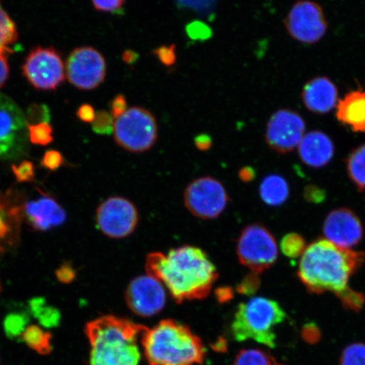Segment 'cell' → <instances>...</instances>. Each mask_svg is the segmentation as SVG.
I'll return each instance as SVG.
<instances>
[{
  "label": "cell",
  "instance_id": "cell-1",
  "mask_svg": "<svg viewBox=\"0 0 365 365\" xmlns=\"http://www.w3.org/2000/svg\"><path fill=\"white\" fill-rule=\"evenodd\" d=\"M145 270L161 282L179 304L205 299L218 277L216 267L205 251L190 245L172 249L167 255L149 254Z\"/></svg>",
  "mask_w": 365,
  "mask_h": 365
},
{
  "label": "cell",
  "instance_id": "cell-2",
  "mask_svg": "<svg viewBox=\"0 0 365 365\" xmlns=\"http://www.w3.org/2000/svg\"><path fill=\"white\" fill-rule=\"evenodd\" d=\"M365 261L363 251L339 247L326 239L312 242L301 255L297 276L312 294L336 296L349 287L350 277Z\"/></svg>",
  "mask_w": 365,
  "mask_h": 365
},
{
  "label": "cell",
  "instance_id": "cell-3",
  "mask_svg": "<svg viewBox=\"0 0 365 365\" xmlns=\"http://www.w3.org/2000/svg\"><path fill=\"white\" fill-rule=\"evenodd\" d=\"M148 328L113 316L93 319L85 332L91 345V365H139V341Z\"/></svg>",
  "mask_w": 365,
  "mask_h": 365
},
{
  "label": "cell",
  "instance_id": "cell-4",
  "mask_svg": "<svg viewBox=\"0 0 365 365\" xmlns=\"http://www.w3.org/2000/svg\"><path fill=\"white\" fill-rule=\"evenodd\" d=\"M150 365H195L204 361L205 349L197 336L173 319L145 331L141 340Z\"/></svg>",
  "mask_w": 365,
  "mask_h": 365
},
{
  "label": "cell",
  "instance_id": "cell-5",
  "mask_svg": "<svg viewBox=\"0 0 365 365\" xmlns=\"http://www.w3.org/2000/svg\"><path fill=\"white\" fill-rule=\"evenodd\" d=\"M286 319L280 304L264 297H255L241 303L232 322V331L239 341L253 340L275 348V328Z\"/></svg>",
  "mask_w": 365,
  "mask_h": 365
},
{
  "label": "cell",
  "instance_id": "cell-6",
  "mask_svg": "<svg viewBox=\"0 0 365 365\" xmlns=\"http://www.w3.org/2000/svg\"><path fill=\"white\" fill-rule=\"evenodd\" d=\"M113 135L116 143L128 152H147L158 140L156 118L148 109L132 107L114 120Z\"/></svg>",
  "mask_w": 365,
  "mask_h": 365
},
{
  "label": "cell",
  "instance_id": "cell-7",
  "mask_svg": "<svg viewBox=\"0 0 365 365\" xmlns=\"http://www.w3.org/2000/svg\"><path fill=\"white\" fill-rule=\"evenodd\" d=\"M237 255L241 264L255 273L272 267L278 257L275 237L261 223H253L242 230L237 244Z\"/></svg>",
  "mask_w": 365,
  "mask_h": 365
},
{
  "label": "cell",
  "instance_id": "cell-8",
  "mask_svg": "<svg viewBox=\"0 0 365 365\" xmlns=\"http://www.w3.org/2000/svg\"><path fill=\"white\" fill-rule=\"evenodd\" d=\"M22 73L34 88L53 91L65 81L66 66L56 48L36 47L26 58Z\"/></svg>",
  "mask_w": 365,
  "mask_h": 365
},
{
  "label": "cell",
  "instance_id": "cell-9",
  "mask_svg": "<svg viewBox=\"0 0 365 365\" xmlns=\"http://www.w3.org/2000/svg\"><path fill=\"white\" fill-rule=\"evenodd\" d=\"M184 202L186 208L195 217L214 219L225 212L228 196L220 181L212 177H202L187 186Z\"/></svg>",
  "mask_w": 365,
  "mask_h": 365
},
{
  "label": "cell",
  "instance_id": "cell-10",
  "mask_svg": "<svg viewBox=\"0 0 365 365\" xmlns=\"http://www.w3.org/2000/svg\"><path fill=\"white\" fill-rule=\"evenodd\" d=\"M66 75L75 88L94 90L106 78V59L93 47L75 48L67 59Z\"/></svg>",
  "mask_w": 365,
  "mask_h": 365
},
{
  "label": "cell",
  "instance_id": "cell-11",
  "mask_svg": "<svg viewBox=\"0 0 365 365\" xmlns=\"http://www.w3.org/2000/svg\"><path fill=\"white\" fill-rule=\"evenodd\" d=\"M284 24L291 38L304 44L319 42L328 29L322 6L309 0L296 2L287 13Z\"/></svg>",
  "mask_w": 365,
  "mask_h": 365
},
{
  "label": "cell",
  "instance_id": "cell-12",
  "mask_svg": "<svg viewBox=\"0 0 365 365\" xmlns=\"http://www.w3.org/2000/svg\"><path fill=\"white\" fill-rule=\"evenodd\" d=\"M96 222L104 235L112 239H124L135 230L139 213L130 200L113 196L99 205Z\"/></svg>",
  "mask_w": 365,
  "mask_h": 365
},
{
  "label": "cell",
  "instance_id": "cell-13",
  "mask_svg": "<svg viewBox=\"0 0 365 365\" xmlns=\"http://www.w3.org/2000/svg\"><path fill=\"white\" fill-rule=\"evenodd\" d=\"M305 122L300 114L290 109H279L268 120L264 139L269 148L287 154L298 148L303 139Z\"/></svg>",
  "mask_w": 365,
  "mask_h": 365
},
{
  "label": "cell",
  "instance_id": "cell-14",
  "mask_svg": "<svg viewBox=\"0 0 365 365\" xmlns=\"http://www.w3.org/2000/svg\"><path fill=\"white\" fill-rule=\"evenodd\" d=\"M128 307L141 317L161 312L166 304L165 289L161 282L152 276H139L131 280L125 292Z\"/></svg>",
  "mask_w": 365,
  "mask_h": 365
},
{
  "label": "cell",
  "instance_id": "cell-15",
  "mask_svg": "<svg viewBox=\"0 0 365 365\" xmlns=\"http://www.w3.org/2000/svg\"><path fill=\"white\" fill-rule=\"evenodd\" d=\"M24 113L11 98L0 94V159L12 156L24 140Z\"/></svg>",
  "mask_w": 365,
  "mask_h": 365
},
{
  "label": "cell",
  "instance_id": "cell-16",
  "mask_svg": "<svg viewBox=\"0 0 365 365\" xmlns=\"http://www.w3.org/2000/svg\"><path fill=\"white\" fill-rule=\"evenodd\" d=\"M322 230L326 240L344 249L359 245L364 237L359 217L353 210L345 207L333 210L328 214Z\"/></svg>",
  "mask_w": 365,
  "mask_h": 365
},
{
  "label": "cell",
  "instance_id": "cell-17",
  "mask_svg": "<svg viewBox=\"0 0 365 365\" xmlns=\"http://www.w3.org/2000/svg\"><path fill=\"white\" fill-rule=\"evenodd\" d=\"M21 216L36 231L51 230L66 222L67 215L51 196L43 195L22 205Z\"/></svg>",
  "mask_w": 365,
  "mask_h": 365
},
{
  "label": "cell",
  "instance_id": "cell-18",
  "mask_svg": "<svg viewBox=\"0 0 365 365\" xmlns=\"http://www.w3.org/2000/svg\"><path fill=\"white\" fill-rule=\"evenodd\" d=\"M301 97L309 111L325 114L339 103V91L334 82L326 76H319L304 85Z\"/></svg>",
  "mask_w": 365,
  "mask_h": 365
},
{
  "label": "cell",
  "instance_id": "cell-19",
  "mask_svg": "<svg viewBox=\"0 0 365 365\" xmlns=\"http://www.w3.org/2000/svg\"><path fill=\"white\" fill-rule=\"evenodd\" d=\"M299 156L305 165L321 168L331 161L335 145L327 134L313 130L305 134L298 145Z\"/></svg>",
  "mask_w": 365,
  "mask_h": 365
},
{
  "label": "cell",
  "instance_id": "cell-20",
  "mask_svg": "<svg viewBox=\"0 0 365 365\" xmlns=\"http://www.w3.org/2000/svg\"><path fill=\"white\" fill-rule=\"evenodd\" d=\"M336 117L356 133H365V91H351L339 100Z\"/></svg>",
  "mask_w": 365,
  "mask_h": 365
},
{
  "label": "cell",
  "instance_id": "cell-21",
  "mask_svg": "<svg viewBox=\"0 0 365 365\" xmlns=\"http://www.w3.org/2000/svg\"><path fill=\"white\" fill-rule=\"evenodd\" d=\"M259 194L264 204L270 207H280L289 198V182L281 175H268L262 181Z\"/></svg>",
  "mask_w": 365,
  "mask_h": 365
},
{
  "label": "cell",
  "instance_id": "cell-22",
  "mask_svg": "<svg viewBox=\"0 0 365 365\" xmlns=\"http://www.w3.org/2000/svg\"><path fill=\"white\" fill-rule=\"evenodd\" d=\"M346 172L359 191L365 190V143L351 152L346 159Z\"/></svg>",
  "mask_w": 365,
  "mask_h": 365
},
{
  "label": "cell",
  "instance_id": "cell-23",
  "mask_svg": "<svg viewBox=\"0 0 365 365\" xmlns=\"http://www.w3.org/2000/svg\"><path fill=\"white\" fill-rule=\"evenodd\" d=\"M21 340L39 354L47 355L52 351V335L38 326L27 327Z\"/></svg>",
  "mask_w": 365,
  "mask_h": 365
},
{
  "label": "cell",
  "instance_id": "cell-24",
  "mask_svg": "<svg viewBox=\"0 0 365 365\" xmlns=\"http://www.w3.org/2000/svg\"><path fill=\"white\" fill-rule=\"evenodd\" d=\"M31 312L38 319L41 325L51 328L59 325L61 322V313L58 310L50 305L46 304L43 298L34 299L30 302Z\"/></svg>",
  "mask_w": 365,
  "mask_h": 365
},
{
  "label": "cell",
  "instance_id": "cell-25",
  "mask_svg": "<svg viewBox=\"0 0 365 365\" xmlns=\"http://www.w3.org/2000/svg\"><path fill=\"white\" fill-rule=\"evenodd\" d=\"M18 39V31L14 22L0 3V48H10Z\"/></svg>",
  "mask_w": 365,
  "mask_h": 365
},
{
  "label": "cell",
  "instance_id": "cell-26",
  "mask_svg": "<svg viewBox=\"0 0 365 365\" xmlns=\"http://www.w3.org/2000/svg\"><path fill=\"white\" fill-rule=\"evenodd\" d=\"M282 254L286 257L295 259L301 257L307 249V241L304 237L297 232H290L282 239L280 245Z\"/></svg>",
  "mask_w": 365,
  "mask_h": 365
},
{
  "label": "cell",
  "instance_id": "cell-27",
  "mask_svg": "<svg viewBox=\"0 0 365 365\" xmlns=\"http://www.w3.org/2000/svg\"><path fill=\"white\" fill-rule=\"evenodd\" d=\"M27 135L31 143L36 145H48L53 140V128L48 122L26 125Z\"/></svg>",
  "mask_w": 365,
  "mask_h": 365
},
{
  "label": "cell",
  "instance_id": "cell-28",
  "mask_svg": "<svg viewBox=\"0 0 365 365\" xmlns=\"http://www.w3.org/2000/svg\"><path fill=\"white\" fill-rule=\"evenodd\" d=\"M21 210L8 207L7 203L0 198V242L11 235L14 220L20 217Z\"/></svg>",
  "mask_w": 365,
  "mask_h": 365
},
{
  "label": "cell",
  "instance_id": "cell-29",
  "mask_svg": "<svg viewBox=\"0 0 365 365\" xmlns=\"http://www.w3.org/2000/svg\"><path fill=\"white\" fill-rule=\"evenodd\" d=\"M29 324V318L25 314L13 313L4 319V328L7 336L11 339H21Z\"/></svg>",
  "mask_w": 365,
  "mask_h": 365
},
{
  "label": "cell",
  "instance_id": "cell-30",
  "mask_svg": "<svg viewBox=\"0 0 365 365\" xmlns=\"http://www.w3.org/2000/svg\"><path fill=\"white\" fill-rule=\"evenodd\" d=\"M275 361L267 354L259 349L243 350L237 355L234 365H274Z\"/></svg>",
  "mask_w": 365,
  "mask_h": 365
},
{
  "label": "cell",
  "instance_id": "cell-31",
  "mask_svg": "<svg viewBox=\"0 0 365 365\" xmlns=\"http://www.w3.org/2000/svg\"><path fill=\"white\" fill-rule=\"evenodd\" d=\"M336 297L340 299L345 309L353 310L355 312H360L365 304V295L360 292L350 289L349 287Z\"/></svg>",
  "mask_w": 365,
  "mask_h": 365
},
{
  "label": "cell",
  "instance_id": "cell-32",
  "mask_svg": "<svg viewBox=\"0 0 365 365\" xmlns=\"http://www.w3.org/2000/svg\"><path fill=\"white\" fill-rule=\"evenodd\" d=\"M340 363L341 365H365V345L355 344L346 346Z\"/></svg>",
  "mask_w": 365,
  "mask_h": 365
},
{
  "label": "cell",
  "instance_id": "cell-33",
  "mask_svg": "<svg viewBox=\"0 0 365 365\" xmlns=\"http://www.w3.org/2000/svg\"><path fill=\"white\" fill-rule=\"evenodd\" d=\"M91 128L96 134L101 135H111L114 130V118L110 113L99 111L96 114Z\"/></svg>",
  "mask_w": 365,
  "mask_h": 365
},
{
  "label": "cell",
  "instance_id": "cell-34",
  "mask_svg": "<svg viewBox=\"0 0 365 365\" xmlns=\"http://www.w3.org/2000/svg\"><path fill=\"white\" fill-rule=\"evenodd\" d=\"M185 31L189 38L194 41L208 40L212 36V31L210 26L200 21L189 23Z\"/></svg>",
  "mask_w": 365,
  "mask_h": 365
},
{
  "label": "cell",
  "instance_id": "cell-35",
  "mask_svg": "<svg viewBox=\"0 0 365 365\" xmlns=\"http://www.w3.org/2000/svg\"><path fill=\"white\" fill-rule=\"evenodd\" d=\"M11 170L16 181L19 182H33L35 179V168L34 163L30 161L14 164Z\"/></svg>",
  "mask_w": 365,
  "mask_h": 365
},
{
  "label": "cell",
  "instance_id": "cell-36",
  "mask_svg": "<svg viewBox=\"0 0 365 365\" xmlns=\"http://www.w3.org/2000/svg\"><path fill=\"white\" fill-rule=\"evenodd\" d=\"M261 286V278L259 274L251 272L245 276L240 284L237 285V291L245 295H252Z\"/></svg>",
  "mask_w": 365,
  "mask_h": 365
},
{
  "label": "cell",
  "instance_id": "cell-37",
  "mask_svg": "<svg viewBox=\"0 0 365 365\" xmlns=\"http://www.w3.org/2000/svg\"><path fill=\"white\" fill-rule=\"evenodd\" d=\"M50 118L49 109L45 105L34 104L29 108L26 114V125L38 124L41 122H48Z\"/></svg>",
  "mask_w": 365,
  "mask_h": 365
},
{
  "label": "cell",
  "instance_id": "cell-38",
  "mask_svg": "<svg viewBox=\"0 0 365 365\" xmlns=\"http://www.w3.org/2000/svg\"><path fill=\"white\" fill-rule=\"evenodd\" d=\"M153 53L158 61L167 67L175 65L176 62V45L175 44L160 46L154 50Z\"/></svg>",
  "mask_w": 365,
  "mask_h": 365
},
{
  "label": "cell",
  "instance_id": "cell-39",
  "mask_svg": "<svg viewBox=\"0 0 365 365\" xmlns=\"http://www.w3.org/2000/svg\"><path fill=\"white\" fill-rule=\"evenodd\" d=\"M63 157L56 150H48L43 155L41 164L50 171H56L63 165Z\"/></svg>",
  "mask_w": 365,
  "mask_h": 365
},
{
  "label": "cell",
  "instance_id": "cell-40",
  "mask_svg": "<svg viewBox=\"0 0 365 365\" xmlns=\"http://www.w3.org/2000/svg\"><path fill=\"white\" fill-rule=\"evenodd\" d=\"M96 10L118 14L122 12L125 0H91Z\"/></svg>",
  "mask_w": 365,
  "mask_h": 365
},
{
  "label": "cell",
  "instance_id": "cell-41",
  "mask_svg": "<svg viewBox=\"0 0 365 365\" xmlns=\"http://www.w3.org/2000/svg\"><path fill=\"white\" fill-rule=\"evenodd\" d=\"M304 198L309 203L321 204L327 198L326 190L317 185H309L304 190Z\"/></svg>",
  "mask_w": 365,
  "mask_h": 365
},
{
  "label": "cell",
  "instance_id": "cell-42",
  "mask_svg": "<svg viewBox=\"0 0 365 365\" xmlns=\"http://www.w3.org/2000/svg\"><path fill=\"white\" fill-rule=\"evenodd\" d=\"M12 53L11 48H0V88L6 85L10 75L8 58Z\"/></svg>",
  "mask_w": 365,
  "mask_h": 365
},
{
  "label": "cell",
  "instance_id": "cell-43",
  "mask_svg": "<svg viewBox=\"0 0 365 365\" xmlns=\"http://www.w3.org/2000/svg\"><path fill=\"white\" fill-rule=\"evenodd\" d=\"M128 110L126 98L123 94H118L114 97L110 103V114L116 120Z\"/></svg>",
  "mask_w": 365,
  "mask_h": 365
},
{
  "label": "cell",
  "instance_id": "cell-44",
  "mask_svg": "<svg viewBox=\"0 0 365 365\" xmlns=\"http://www.w3.org/2000/svg\"><path fill=\"white\" fill-rule=\"evenodd\" d=\"M76 272L71 264H63L56 271L58 280L62 284H68L75 280Z\"/></svg>",
  "mask_w": 365,
  "mask_h": 365
},
{
  "label": "cell",
  "instance_id": "cell-45",
  "mask_svg": "<svg viewBox=\"0 0 365 365\" xmlns=\"http://www.w3.org/2000/svg\"><path fill=\"white\" fill-rule=\"evenodd\" d=\"M95 109L91 104L84 103L77 109L76 116L82 122L93 123L96 117Z\"/></svg>",
  "mask_w": 365,
  "mask_h": 365
},
{
  "label": "cell",
  "instance_id": "cell-46",
  "mask_svg": "<svg viewBox=\"0 0 365 365\" xmlns=\"http://www.w3.org/2000/svg\"><path fill=\"white\" fill-rule=\"evenodd\" d=\"M195 145L196 148H197L200 150H203V152H205V150H207L212 148V137L207 134H202L195 136Z\"/></svg>",
  "mask_w": 365,
  "mask_h": 365
},
{
  "label": "cell",
  "instance_id": "cell-47",
  "mask_svg": "<svg viewBox=\"0 0 365 365\" xmlns=\"http://www.w3.org/2000/svg\"><path fill=\"white\" fill-rule=\"evenodd\" d=\"M139 53L134 51V50L127 49L122 53V59L127 65H134L139 59Z\"/></svg>",
  "mask_w": 365,
  "mask_h": 365
},
{
  "label": "cell",
  "instance_id": "cell-48",
  "mask_svg": "<svg viewBox=\"0 0 365 365\" xmlns=\"http://www.w3.org/2000/svg\"><path fill=\"white\" fill-rule=\"evenodd\" d=\"M240 179L245 182L252 181L255 177V171L254 168L250 167H245L241 168L239 172Z\"/></svg>",
  "mask_w": 365,
  "mask_h": 365
},
{
  "label": "cell",
  "instance_id": "cell-49",
  "mask_svg": "<svg viewBox=\"0 0 365 365\" xmlns=\"http://www.w3.org/2000/svg\"><path fill=\"white\" fill-rule=\"evenodd\" d=\"M232 291L230 287H221L217 290L219 298L225 301L226 299H230L232 296Z\"/></svg>",
  "mask_w": 365,
  "mask_h": 365
},
{
  "label": "cell",
  "instance_id": "cell-50",
  "mask_svg": "<svg viewBox=\"0 0 365 365\" xmlns=\"http://www.w3.org/2000/svg\"><path fill=\"white\" fill-rule=\"evenodd\" d=\"M274 365H280V364H277L275 363V364H274Z\"/></svg>",
  "mask_w": 365,
  "mask_h": 365
}]
</instances>
